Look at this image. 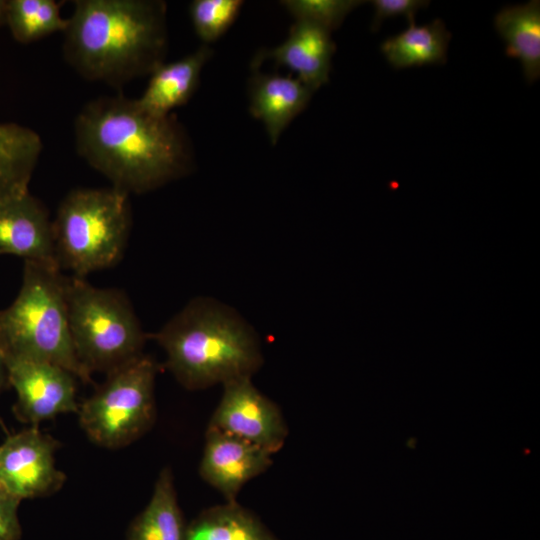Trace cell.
I'll use <instances>...</instances> for the list:
<instances>
[{
  "instance_id": "obj_22",
  "label": "cell",
  "mask_w": 540,
  "mask_h": 540,
  "mask_svg": "<svg viewBox=\"0 0 540 540\" xmlns=\"http://www.w3.org/2000/svg\"><path fill=\"white\" fill-rule=\"evenodd\" d=\"M242 6L241 0H194L189 13L197 36L205 44L219 39L232 26Z\"/></svg>"
},
{
  "instance_id": "obj_5",
  "label": "cell",
  "mask_w": 540,
  "mask_h": 540,
  "mask_svg": "<svg viewBox=\"0 0 540 540\" xmlns=\"http://www.w3.org/2000/svg\"><path fill=\"white\" fill-rule=\"evenodd\" d=\"M129 196L109 186L73 189L62 199L52 221L60 270L84 278L121 259L131 227Z\"/></svg>"
},
{
  "instance_id": "obj_10",
  "label": "cell",
  "mask_w": 540,
  "mask_h": 540,
  "mask_svg": "<svg viewBox=\"0 0 540 540\" xmlns=\"http://www.w3.org/2000/svg\"><path fill=\"white\" fill-rule=\"evenodd\" d=\"M8 384L17 395L15 416L31 426L62 413H77V378L56 364L25 358H4Z\"/></svg>"
},
{
  "instance_id": "obj_25",
  "label": "cell",
  "mask_w": 540,
  "mask_h": 540,
  "mask_svg": "<svg viewBox=\"0 0 540 540\" xmlns=\"http://www.w3.org/2000/svg\"><path fill=\"white\" fill-rule=\"evenodd\" d=\"M22 500L0 486V540H20L18 507Z\"/></svg>"
},
{
  "instance_id": "obj_19",
  "label": "cell",
  "mask_w": 540,
  "mask_h": 540,
  "mask_svg": "<svg viewBox=\"0 0 540 540\" xmlns=\"http://www.w3.org/2000/svg\"><path fill=\"white\" fill-rule=\"evenodd\" d=\"M450 38L451 33L441 19L425 25L410 22L404 31L385 39L380 49L395 69L444 64Z\"/></svg>"
},
{
  "instance_id": "obj_3",
  "label": "cell",
  "mask_w": 540,
  "mask_h": 540,
  "mask_svg": "<svg viewBox=\"0 0 540 540\" xmlns=\"http://www.w3.org/2000/svg\"><path fill=\"white\" fill-rule=\"evenodd\" d=\"M153 338L166 353L165 367L191 391L252 378L263 365L254 329L212 298L188 302Z\"/></svg>"
},
{
  "instance_id": "obj_9",
  "label": "cell",
  "mask_w": 540,
  "mask_h": 540,
  "mask_svg": "<svg viewBox=\"0 0 540 540\" xmlns=\"http://www.w3.org/2000/svg\"><path fill=\"white\" fill-rule=\"evenodd\" d=\"M59 446L38 426L8 434L0 445V486L20 500L60 490L66 475L55 466Z\"/></svg>"
},
{
  "instance_id": "obj_17",
  "label": "cell",
  "mask_w": 540,
  "mask_h": 540,
  "mask_svg": "<svg viewBox=\"0 0 540 540\" xmlns=\"http://www.w3.org/2000/svg\"><path fill=\"white\" fill-rule=\"evenodd\" d=\"M495 29L506 43V55L517 58L526 81L540 76V1L506 6L494 19Z\"/></svg>"
},
{
  "instance_id": "obj_13",
  "label": "cell",
  "mask_w": 540,
  "mask_h": 540,
  "mask_svg": "<svg viewBox=\"0 0 540 540\" xmlns=\"http://www.w3.org/2000/svg\"><path fill=\"white\" fill-rule=\"evenodd\" d=\"M336 50L331 32L309 22L295 20L288 37L280 45L259 52L253 60L284 66L313 92L329 81L332 56Z\"/></svg>"
},
{
  "instance_id": "obj_23",
  "label": "cell",
  "mask_w": 540,
  "mask_h": 540,
  "mask_svg": "<svg viewBox=\"0 0 540 540\" xmlns=\"http://www.w3.org/2000/svg\"><path fill=\"white\" fill-rule=\"evenodd\" d=\"M365 3L359 0H284L280 4L295 18L329 32L337 29L345 17Z\"/></svg>"
},
{
  "instance_id": "obj_16",
  "label": "cell",
  "mask_w": 540,
  "mask_h": 540,
  "mask_svg": "<svg viewBox=\"0 0 540 540\" xmlns=\"http://www.w3.org/2000/svg\"><path fill=\"white\" fill-rule=\"evenodd\" d=\"M42 150V140L33 129L0 123V203L29 191Z\"/></svg>"
},
{
  "instance_id": "obj_12",
  "label": "cell",
  "mask_w": 540,
  "mask_h": 540,
  "mask_svg": "<svg viewBox=\"0 0 540 540\" xmlns=\"http://www.w3.org/2000/svg\"><path fill=\"white\" fill-rule=\"evenodd\" d=\"M0 255L59 268L52 220L45 205L29 191L0 203Z\"/></svg>"
},
{
  "instance_id": "obj_15",
  "label": "cell",
  "mask_w": 540,
  "mask_h": 540,
  "mask_svg": "<svg viewBox=\"0 0 540 540\" xmlns=\"http://www.w3.org/2000/svg\"><path fill=\"white\" fill-rule=\"evenodd\" d=\"M212 50L202 45L173 62H163L149 76L147 87L136 99L138 105L155 116H167L185 105L195 93L203 67Z\"/></svg>"
},
{
  "instance_id": "obj_27",
  "label": "cell",
  "mask_w": 540,
  "mask_h": 540,
  "mask_svg": "<svg viewBox=\"0 0 540 540\" xmlns=\"http://www.w3.org/2000/svg\"><path fill=\"white\" fill-rule=\"evenodd\" d=\"M8 0H0V28L6 26Z\"/></svg>"
},
{
  "instance_id": "obj_8",
  "label": "cell",
  "mask_w": 540,
  "mask_h": 540,
  "mask_svg": "<svg viewBox=\"0 0 540 540\" xmlns=\"http://www.w3.org/2000/svg\"><path fill=\"white\" fill-rule=\"evenodd\" d=\"M238 437L272 454L279 452L289 429L280 407L242 378L223 385L208 426Z\"/></svg>"
},
{
  "instance_id": "obj_14",
  "label": "cell",
  "mask_w": 540,
  "mask_h": 540,
  "mask_svg": "<svg viewBox=\"0 0 540 540\" xmlns=\"http://www.w3.org/2000/svg\"><path fill=\"white\" fill-rule=\"evenodd\" d=\"M314 92L295 76L257 73L249 85V110L275 145L283 131L308 105Z\"/></svg>"
},
{
  "instance_id": "obj_7",
  "label": "cell",
  "mask_w": 540,
  "mask_h": 540,
  "mask_svg": "<svg viewBox=\"0 0 540 540\" xmlns=\"http://www.w3.org/2000/svg\"><path fill=\"white\" fill-rule=\"evenodd\" d=\"M157 372V363L143 354L106 374L77 412L81 428L93 443L118 449L150 431L157 417Z\"/></svg>"
},
{
  "instance_id": "obj_4",
  "label": "cell",
  "mask_w": 540,
  "mask_h": 540,
  "mask_svg": "<svg viewBox=\"0 0 540 540\" xmlns=\"http://www.w3.org/2000/svg\"><path fill=\"white\" fill-rule=\"evenodd\" d=\"M65 278L57 267L24 261L22 283L14 301L0 310V352L4 358L47 361L94 384L80 363L71 338Z\"/></svg>"
},
{
  "instance_id": "obj_1",
  "label": "cell",
  "mask_w": 540,
  "mask_h": 540,
  "mask_svg": "<svg viewBox=\"0 0 540 540\" xmlns=\"http://www.w3.org/2000/svg\"><path fill=\"white\" fill-rule=\"evenodd\" d=\"M74 141L90 167L129 195L157 189L192 165L191 144L177 119L152 115L121 93L97 97L81 108Z\"/></svg>"
},
{
  "instance_id": "obj_11",
  "label": "cell",
  "mask_w": 540,
  "mask_h": 540,
  "mask_svg": "<svg viewBox=\"0 0 540 540\" xmlns=\"http://www.w3.org/2000/svg\"><path fill=\"white\" fill-rule=\"evenodd\" d=\"M273 455L238 437L207 427L198 472L226 502H234L246 483L270 468Z\"/></svg>"
},
{
  "instance_id": "obj_26",
  "label": "cell",
  "mask_w": 540,
  "mask_h": 540,
  "mask_svg": "<svg viewBox=\"0 0 540 540\" xmlns=\"http://www.w3.org/2000/svg\"><path fill=\"white\" fill-rule=\"evenodd\" d=\"M7 384H8V377H7L6 365H5L3 356L0 352V393L3 391V389L6 387ZM0 427L6 432L7 435L9 434L7 432V428L1 416H0Z\"/></svg>"
},
{
  "instance_id": "obj_6",
  "label": "cell",
  "mask_w": 540,
  "mask_h": 540,
  "mask_svg": "<svg viewBox=\"0 0 540 540\" xmlns=\"http://www.w3.org/2000/svg\"><path fill=\"white\" fill-rule=\"evenodd\" d=\"M65 299L76 355L92 375L105 374L143 355L147 334L126 294L66 276Z\"/></svg>"
},
{
  "instance_id": "obj_18",
  "label": "cell",
  "mask_w": 540,
  "mask_h": 540,
  "mask_svg": "<svg viewBox=\"0 0 540 540\" xmlns=\"http://www.w3.org/2000/svg\"><path fill=\"white\" fill-rule=\"evenodd\" d=\"M186 529L173 472L166 466L158 474L148 504L131 523L126 540H186Z\"/></svg>"
},
{
  "instance_id": "obj_24",
  "label": "cell",
  "mask_w": 540,
  "mask_h": 540,
  "mask_svg": "<svg viewBox=\"0 0 540 540\" xmlns=\"http://www.w3.org/2000/svg\"><path fill=\"white\" fill-rule=\"evenodd\" d=\"M374 16L371 29L378 30L381 23L391 17L405 16L408 23L414 22L416 12L429 5L430 1L423 0H373Z\"/></svg>"
},
{
  "instance_id": "obj_2",
  "label": "cell",
  "mask_w": 540,
  "mask_h": 540,
  "mask_svg": "<svg viewBox=\"0 0 540 540\" xmlns=\"http://www.w3.org/2000/svg\"><path fill=\"white\" fill-rule=\"evenodd\" d=\"M63 32L66 63L113 88L149 76L164 62L167 5L161 0H76Z\"/></svg>"
},
{
  "instance_id": "obj_21",
  "label": "cell",
  "mask_w": 540,
  "mask_h": 540,
  "mask_svg": "<svg viewBox=\"0 0 540 540\" xmlns=\"http://www.w3.org/2000/svg\"><path fill=\"white\" fill-rule=\"evenodd\" d=\"M54 0H8L6 26L21 44H30L51 34L64 32L68 18Z\"/></svg>"
},
{
  "instance_id": "obj_20",
  "label": "cell",
  "mask_w": 540,
  "mask_h": 540,
  "mask_svg": "<svg viewBox=\"0 0 540 540\" xmlns=\"http://www.w3.org/2000/svg\"><path fill=\"white\" fill-rule=\"evenodd\" d=\"M186 540H278L237 501L201 512L186 529Z\"/></svg>"
}]
</instances>
